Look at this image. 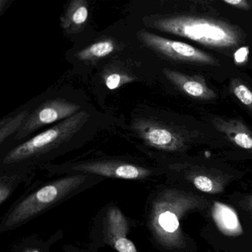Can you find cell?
Here are the masks:
<instances>
[{"label":"cell","mask_w":252,"mask_h":252,"mask_svg":"<svg viewBox=\"0 0 252 252\" xmlns=\"http://www.w3.org/2000/svg\"><path fill=\"white\" fill-rule=\"evenodd\" d=\"M132 128L146 144L163 151H184L191 139L187 131L152 119H135Z\"/></svg>","instance_id":"5b68a950"},{"label":"cell","mask_w":252,"mask_h":252,"mask_svg":"<svg viewBox=\"0 0 252 252\" xmlns=\"http://www.w3.org/2000/svg\"><path fill=\"white\" fill-rule=\"evenodd\" d=\"M88 119L89 114L87 112H79L13 149L5 156L2 163H20L53 150L77 133Z\"/></svg>","instance_id":"277c9868"},{"label":"cell","mask_w":252,"mask_h":252,"mask_svg":"<svg viewBox=\"0 0 252 252\" xmlns=\"http://www.w3.org/2000/svg\"><path fill=\"white\" fill-rule=\"evenodd\" d=\"M128 231L129 225L123 213L116 207L109 209L104 223L106 240L118 252H138L127 238Z\"/></svg>","instance_id":"9c48e42d"},{"label":"cell","mask_w":252,"mask_h":252,"mask_svg":"<svg viewBox=\"0 0 252 252\" xmlns=\"http://www.w3.org/2000/svg\"><path fill=\"white\" fill-rule=\"evenodd\" d=\"M116 50V44L113 39H104L81 50L76 57L80 61L95 62L111 55Z\"/></svg>","instance_id":"9a60e30c"},{"label":"cell","mask_w":252,"mask_h":252,"mask_svg":"<svg viewBox=\"0 0 252 252\" xmlns=\"http://www.w3.org/2000/svg\"><path fill=\"white\" fill-rule=\"evenodd\" d=\"M214 127L240 148L252 153V131L239 119H212Z\"/></svg>","instance_id":"8fae6325"},{"label":"cell","mask_w":252,"mask_h":252,"mask_svg":"<svg viewBox=\"0 0 252 252\" xmlns=\"http://www.w3.org/2000/svg\"><path fill=\"white\" fill-rule=\"evenodd\" d=\"M72 169L83 173L124 180L145 179L151 174V171L138 165L109 160L84 163L75 166Z\"/></svg>","instance_id":"ba28073f"},{"label":"cell","mask_w":252,"mask_h":252,"mask_svg":"<svg viewBox=\"0 0 252 252\" xmlns=\"http://www.w3.org/2000/svg\"><path fill=\"white\" fill-rule=\"evenodd\" d=\"M187 180L190 181L196 189L207 194H219L223 191V180L212 174L192 172L189 174Z\"/></svg>","instance_id":"5bb4252c"},{"label":"cell","mask_w":252,"mask_h":252,"mask_svg":"<svg viewBox=\"0 0 252 252\" xmlns=\"http://www.w3.org/2000/svg\"><path fill=\"white\" fill-rule=\"evenodd\" d=\"M138 38L150 49L174 61L220 66L215 57L189 44L166 39L146 31L140 32Z\"/></svg>","instance_id":"8992f818"},{"label":"cell","mask_w":252,"mask_h":252,"mask_svg":"<svg viewBox=\"0 0 252 252\" xmlns=\"http://www.w3.org/2000/svg\"><path fill=\"white\" fill-rule=\"evenodd\" d=\"M10 194H11V189H10L9 185L4 182L3 180H2L1 184H0V203L1 204H2L4 201L8 199Z\"/></svg>","instance_id":"ffe728a7"},{"label":"cell","mask_w":252,"mask_h":252,"mask_svg":"<svg viewBox=\"0 0 252 252\" xmlns=\"http://www.w3.org/2000/svg\"><path fill=\"white\" fill-rule=\"evenodd\" d=\"M135 80V78L129 73L123 71L109 72L104 76L105 86L110 91L119 89L124 85H127Z\"/></svg>","instance_id":"ac0fdd59"},{"label":"cell","mask_w":252,"mask_h":252,"mask_svg":"<svg viewBox=\"0 0 252 252\" xmlns=\"http://www.w3.org/2000/svg\"><path fill=\"white\" fill-rule=\"evenodd\" d=\"M206 200L178 189H167L160 193L152 205L150 227L156 241L166 249L184 248L185 238L181 220L188 212L200 209Z\"/></svg>","instance_id":"6da1fadb"},{"label":"cell","mask_w":252,"mask_h":252,"mask_svg":"<svg viewBox=\"0 0 252 252\" xmlns=\"http://www.w3.org/2000/svg\"><path fill=\"white\" fill-rule=\"evenodd\" d=\"M248 209L250 211L251 215H252V194L249 197V200H248Z\"/></svg>","instance_id":"44dd1931"},{"label":"cell","mask_w":252,"mask_h":252,"mask_svg":"<svg viewBox=\"0 0 252 252\" xmlns=\"http://www.w3.org/2000/svg\"><path fill=\"white\" fill-rule=\"evenodd\" d=\"M222 2L227 5L234 7V8H239V9L249 11L252 8V5L246 0H223Z\"/></svg>","instance_id":"d6986e66"},{"label":"cell","mask_w":252,"mask_h":252,"mask_svg":"<svg viewBox=\"0 0 252 252\" xmlns=\"http://www.w3.org/2000/svg\"><path fill=\"white\" fill-rule=\"evenodd\" d=\"M230 91L243 106L252 114V91L238 79L230 82Z\"/></svg>","instance_id":"e0dca14e"},{"label":"cell","mask_w":252,"mask_h":252,"mask_svg":"<svg viewBox=\"0 0 252 252\" xmlns=\"http://www.w3.org/2000/svg\"><path fill=\"white\" fill-rule=\"evenodd\" d=\"M89 17V8L85 0H74L69 3L61 19L63 30L69 34L79 33L85 29Z\"/></svg>","instance_id":"4fadbf2b"},{"label":"cell","mask_w":252,"mask_h":252,"mask_svg":"<svg viewBox=\"0 0 252 252\" xmlns=\"http://www.w3.org/2000/svg\"><path fill=\"white\" fill-rule=\"evenodd\" d=\"M85 179L86 176L82 175L65 177L39 189L22 200L7 215L2 224V231L15 228L58 203L80 187Z\"/></svg>","instance_id":"3957f363"},{"label":"cell","mask_w":252,"mask_h":252,"mask_svg":"<svg viewBox=\"0 0 252 252\" xmlns=\"http://www.w3.org/2000/svg\"><path fill=\"white\" fill-rule=\"evenodd\" d=\"M80 106L64 98L48 100L29 114L17 132L16 138L22 139L42 126L63 122L80 112Z\"/></svg>","instance_id":"52a82bcc"},{"label":"cell","mask_w":252,"mask_h":252,"mask_svg":"<svg viewBox=\"0 0 252 252\" xmlns=\"http://www.w3.org/2000/svg\"><path fill=\"white\" fill-rule=\"evenodd\" d=\"M29 116L28 110H25L13 117L2 119L0 122V142L3 143L14 132H18Z\"/></svg>","instance_id":"2e32d148"},{"label":"cell","mask_w":252,"mask_h":252,"mask_svg":"<svg viewBox=\"0 0 252 252\" xmlns=\"http://www.w3.org/2000/svg\"><path fill=\"white\" fill-rule=\"evenodd\" d=\"M163 73L168 80L189 96L202 100H212L217 97L204 78L200 75L190 76L168 68L163 69Z\"/></svg>","instance_id":"30bf717a"},{"label":"cell","mask_w":252,"mask_h":252,"mask_svg":"<svg viewBox=\"0 0 252 252\" xmlns=\"http://www.w3.org/2000/svg\"><path fill=\"white\" fill-rule=\"evenodd\" d=\"M150 26L160 32L187 38L216 49L236 48L244 38L237 26L210 17L163 16L153 19Z\"/></svg>","instance_id":"7a4b0ae2"},{"label":"cell","mask_w":252,"mask_h":252,"mask_svg":"<svg viewBox=\"0 0 252 252\" xmlns=\"http://www.w3.org/2000/svg\"><path fill=\"white\" fill-rule=\"evenodd\" d=\"M27 252H39L38 250H35V249H30V250L28 251Z\"/></svg>","instance_id":"7402d4cb"},{"label":"cell","mask_w":252,"mask_h":252,"mask_svg":"<svg viewBox=\"0 0 252 252\" xmlns=\"http://www.w3.org/2000/svg\"><path fill=\"white\" fill-rule=\"evenodd\" d=\"M212 218L220 231L227 236L236 237L243 234V228L237 212L227 205L215 202L212 209Z\"/></svg>","instance_id":"7c38bea8"}]
</instances>
